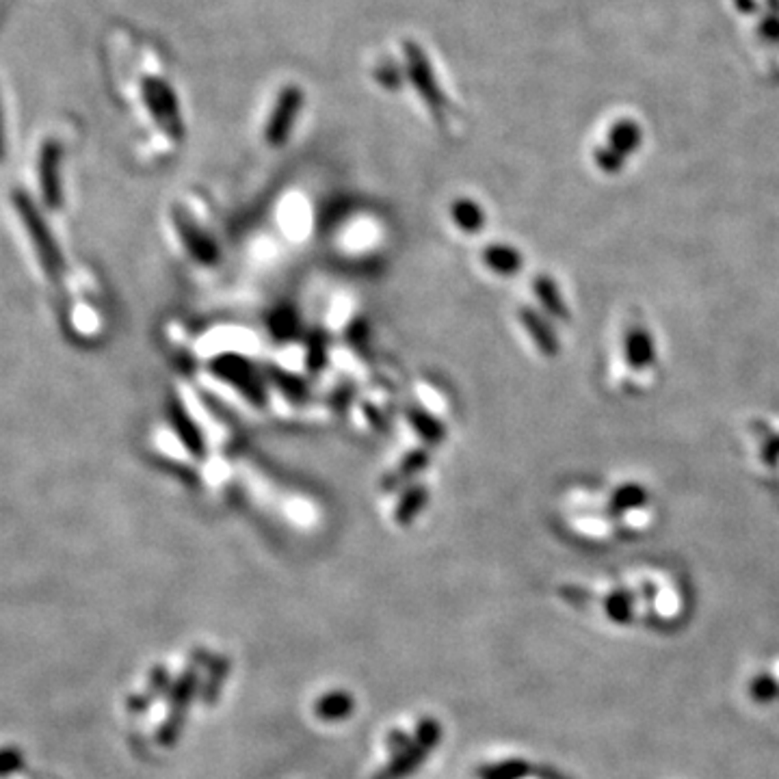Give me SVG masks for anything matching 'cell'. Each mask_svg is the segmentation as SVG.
<instances>
[{"label": "cell", "instance_id": "10", "mask_svg": "<svg viewBox=\"0 0 779 779\" xmlns=\"http://www.w3.org/2000/svg\"><path fill=\"white\" fill-rule=\"evenodd\" d=\"M486 262L489 267H494L496 271H512V268L518 265V260H515V256L509 249H504V247H492V249H487L486 254Z\"/></svg>", "mask_w": 779, "mask_h": 779}, {"label": "cell", "instance_id": "4", "mask_svg": "<svg viewBox=\"0 0 779 779\" xmlns=\"http://www.w3.org/2000/svg\"><path fill=\"white\" fill-rule=\"evenodd\" d=\"M145 100L147 104H150V109L154 110V115H159L161 122L167 126L170 133H176V135L182 133L180 118H178V109H176V98H173V93L167 89V85H162L159 81H147Z\"/></svg>", "mask_w": 779, "mask_h": 779}, {"label": "cell", "instance_id": "6", "mask_svg": "<svg viewBox=\"0 0 779 779\" xmlns=\"http://www.w3.org/2000/svg\"><path fill=\"white\" fill-rule=\"evenodd\" d=\"M407 57H409V70H412L414 81L418 83L420 92H423L426 102H429L431 107H438L440 93H438V89H435V81H433V76H431L429 66H426L423 52H420L418 48H414V46H409Z\"/></svg>", "mask_w": 779, "mask_h": 779}, {"label": "cell", "instance_id": "1", "mask_svg": "<svg viewBox=\"0 0 779 779\" xmlns=\"http://www.w3.org/2000/svg\"><path fill=\"white\" fill-rule=\"evenodd\" d=\"M13 204H15V210H18V214L22 217V223L26 232H29L31 241H33V247L37 256H39L41 267L46 268L48 276L57 277L63 268V258L59 247L55 245V239H52L48 228H46L44 219H41V214L33 208V204L29 202L26 195L15 193Z\"/></svg>", "mask_w": 779, "mask_h": 779}, {"label": "cell", "instance_id": "11", "mask_svg": "<svg viewBox=\"0 0 779 779\" xmlns=\"http://www.w3.org/2000/svg\"><path fill=\"white\" fill-rule=\"evenodd\" d=\"M0 159H3V122H0Z\"/></svg>", "mask_w": 779, "mask_h": 779}, {"label": "cell", "instance_id": "7", "mask_svg": "<svg viewBox=\"0 0 779 779\" xmlns=\"http://www.w3.org/2000/svg\"><path fill=\"white\" fill-rule=\"evenodd\" d=\"M171 416H173V423H176V426H178V431H180V438L184 440V444H187L188 449L195 452V455H202V440H199L197 429H195V425L187 418V414H184L176 403H173Z\"/></svg>", "mask_w": 779, "mask_h": 779}, {"label": "cell", "instance_id": "3", "mask_svg": "<svg viewBox=\"0 0 779 779\" xmlns=\"http://www.w3.org/2000/svg\"><path fill=\"white\" fill-rule=\"evenodd\" d=\"M59 161H61V150L57 144H46L44 152H41L39 159V184L41 193L48 206H59L61 202V182H59Z\"/></svg>", "mask_w": 779, "mask_h": 779}, {"label": "cell", "instance_id": "5", "mask_svg": "<svg viewBox=\"0 0 779 779\" xmlns=\"http://www.w3.org/2000/svg\"><path fill=\"white\" fill-rule=\"evenodd\" d=\"M176 228H178V234H180V239L184 241V245H187V249L191 251V254L197 258L199 262H213L214 260L217 251H214L213 243L204 239L202 232L195 228L193 221L184 219L182 213H176Z\"/></svg>", "mask_w": 779, "mask_h": 779}, {"label": "cell", "instance_id": "2", "mask_svg": "<svg viewBox=\"0 0 779 779\" xmlns=\"http://www.w3.org/2000/svg\"><path fill=\"white\" fill-rule=\"evenodd\" d=\"M303 96L297 87H288L277 100V107L271 115V124L267 128V139L271 145H282L288 139L294 118L302 109Z\"/></svg>", "mask_w": 779, "mask_h": 779}, {"label": "cell", "instance_id": "9", "mask_svg": "<svg viewBox=\"0 0 779 779\" xmlns=\"http://www.w3.org/2000/svg\"><path fill=\"white\" fill-rule=\"evenodd\" d=\"M425 503H426V492H425V489H420V487L412 489V492H409L407 496L403 498L401 507H398V512H397V518L401 520V522H409V520H412L414 515L425 507ZM398 520H397V522H398Z\"/></svg>", "mask_w": 779, "mask_h": 779}, {"label": "cell", "instance_id": "8", "mask_svg": "<svg viewBox=\"0 0 779 779\" xmlns=\"http://www.w3.org/2000/svg\"><path fill=\"white\" fill-rule=\"evenodd\" d=\"M452 217H455L461 230H468V232H477L481 228V221H483L481 210H478L472 202H457L455 208H452Z\"/></svg>", "mask_w": 779, "mask_h": 779}]
</instances>
